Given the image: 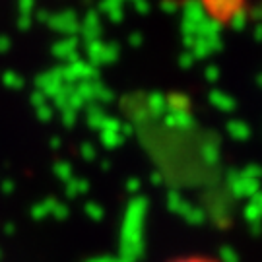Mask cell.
<instances>
[{
    "label": "cell",
    "mask_w": 262,
    "mask_h": 262,
    "mask_svg": "<svg viewBox=\"0 0 262 262\" xmlns=\"http://www.w3.org/2000/svg\"><path fill=\"white\" fill-rule=\"evenodd\" d=\"M51 148H53V150H58V148H60V138H53V140H51Z\"/></svg>",
    "instance_id": "23"
},
{
    "label": "cell",
    "mask_w": 262,
    "mask_h": 262,
    "mask_svg": "<svg viewBox=\"0 0 262 262\" xmlns=\"http://www.w3.org/2000/svg\"><path fill=\"white\" fill-rule=\"evenodd\" d=\"M85 214L90 215L94 222H101L103 220V208L99 206L97 202H88L85 204Z\"/></svg>",
    "instance_id": "13"
},
{
    "label": "cell",
    "mask_w": 262,
    "mask_h": 262,
    "mask_svg": "<svg viewBox=\"0 0 262 262\" xmlns=\"http://www.w3.org/2000/svg\"><path fill=\"white\" fill-rule=\"evenodd\" d=\"M0 258H2V249H0Z\"/></svg>",
    "instance_id": "27"
},
{
    "label": "cell",
    "mask_w": 262,
    "mask_h": 262,
    "mask_svg": "<svg viewBox=\"0 0 262 262\" xmlns=\"http://www.w3.org/2000/svg\"><path fill=\"white\" fill-rule=\"evenodd\" d=\"M64 85H66V82H64V78H62L60 68L47 70V72H43V74H39L37 78H35V88H37V92L47 95V99H55Z\"/></svg>",
    "instance_id": "4"
},
{
    "label": "cell",
    "mask_w": 262,
    "mask_h": 262,
    "mask_svg": "<svg viewBox=\"0 0 262 262\" xmlns=\"http://www.w3.org/2000/svg\"><path fill=\"white\" fill-rule=\"evenodd\" d=\"M113 262H126V260H122V258H113Z\"/></svg>",
    "instance_id": "26"
},
{
    "label": "cell",
    "mask_w": 262,
    "mask_h": 262,
    "mask_svg": "<svg viewBox=\"0 0 262 262\" xmlns=\"http://www.w3.org/2000/svg\"><path fill=\"white\" fill-rule=\"evenodd\" d=\"M6 49H8V43H6V41H2V43H0V53H4Z\"/></svg>",
    "instance_id": "25"
},
{
    "label": "cell",
    "mask_w": 262,
    "mask_h": 262,
    "mask_svg": "<svg viewBox=\"0 0 262 262\" xmlns=\"http://www.w3.org/2000/svg\"><path fill=\"white\" fill-rule=\"evenodd\" d=\"M138 187H140V183H138L136 179H130V181L126 183V188H128V192H132V194L138 190Z\"/></svg>",
    "instance_id": "21"
},
{
    "label": "cell",
    "mask_w": 262,
    "mask_h": 262,
    "mask_svg": "<svg viewBox=\"0 0 262 262\" xmlns=\"http://www.w3.org/2000/svg\"><path fill=\"white\" fill-rule=\"evenodd\" d=\"M113 101H115L113 90L105 88V85L99 82V85H97V94H95V103L101 105V103H113Z\"/></svg>",
    "instance_id": "11"
},
{
    "label": "cell",
    "mask_w": 262,
    "mask_h": 262,
    "mask_svg": "<svg viewBox=\"0 0 262 262\" xmlns=\"http://www.w3.org/2000/svg\"><path fill=\"white\" fill-rule=\"evenodd\" d=\"M175 262H224V260H215V258H204V256H188V258H179Z\"/></svg>",
    "instance_id": "20"
},
{
    "label": "cell",
    "mask_w": 262,
    "mask_h": 262,
    "mask_svg": "<svg viewBox=\"0 0 262 262\" xmlns=\"http://www.w3.org/2000/svg\"><path fill=\"white\" fill-rule=\"evenodd\" d=\"M60 72H62V78L68 85H78L82 82L99 80V70L92 62H84L80 58L74 62H68L64 68H60Z\"/></svg>",
    "instance_id": "3"
},
{
    "label": "cell",
    "mask_w": 262,
    "mask_h": 262,
    "mask_svg": "<svg viewBox=\"0 0 262 262\" xmlns=\"http://www.w3.org/2000/svg\"><path fill=\"white\" fill-rule=\"evenodd\" d=\"M0 187H2V192H4V194H12V192L16 190V183L10 181V179H4V181L0 183Z\"/></svg>",
    "instance_id": "19"
},
{
    "label": "cell",
    "mask_w": 262,
    "mask_h": 262,
    "mask_svg": "<svg viewBox=\"0 0 262 262\" xmlns=\"http://www.w3.org/2000/svg\"><path fill=\"white\" fill-rule=\"evenodd\" d=\"M4 231L8 235H12L14 231H16V227H14V224H6V227H4Z\"/></svg>",
    "instance_id": "24"
},
{
    "label": "cell",
    "mask_w": 262,
    "mask_h": 262,
    "mask_svg": "<svg viewBox=\"0 0 262 262\" xmlns=\"http://www.w3.org/2000/svg\"><path fill=\"white\" fill-rule=\"evenodd\" d=\"M68 214H70L68 206H66V204H62V202H56L55 212H53V217H56V220H66V217H68Z\"/></svg>",
    "instance_id": "18"
},
{
    "label": "cell",
    "mask_w": 262,
    "mask_h": 262,
    "mask_svg": "<svg viewBox=\"0 0 262 262\" xmlns=\"http://www.w3.org/2000/svg\"><path fill=\"white\" fill-rule=\"evenodd\" d=\"M80 156L85 159V161H94L97 158V151H95L94 144H90V142H85L80 146Z\"/></svg>",
    "instance_id": "14"
},
{
    "label": "cell",
    "mask_w": 262,
    "mask_h": 262,
    "mask_svg": "<svg viewBox=\"0 0 262 262\" xmlns=\"http://www.w3.org/2000/svg\"><path fill=\"white\" fill-rule=\"evenodd\" d=\"M56 202H58L56 198H45V200H41V202H37V204H33L31 210H29V214H31L33 220L41 222V220H45L47 215H53Z\"/></svg>",
    "instance_id": "7"
},
{
    "label": "cell",
    "mask_w": 262,
    "mask_h": 262,
    "mask_svg": "<svg viewBox=\"0 0 262 262\" xmlns=\"http://www.w3.org/2000/svg\"><path fill=\"white\" fill-rule=\"evenodd\" d=\"M130 134V126L121 122L115 117H107L99 130V140L107 150H117L119 146L124 144V138Z\"/></svg>",
    "instance_id": "2"
},
{
    "label": "cell",
    "mask_w": 262,
    "mask_h": 262,
    "mask_svg": "<svg viewBox=\"0 0 262 262\" xmlns=\"http://www.w3.org/2000/svg\"><path fill=\"white\" fill-rule=\"evenodd\" d=\"M146 215V198L136 196L128 202L121 225L119 254L122 260L134 262L142 256V225Z\"/></svg>",
    "instance_id": "1"
},
{
    "label": "cell",
    "mask_w": 262,
    "mask_h": 262,
    "mask_svg": "<svg viewBox=\"0 0 262 262\" xmlns=\"http://www.w3.org/2000/svg\"><path fill=\"white\" fill-rule=\"evenodd\" d=\"M148 103H150V109H151V113H154V115H161V113H163V105L167 103V101H165V99H163V97H161V95H154V97H151L150 101H148Z\"/></svg>",
    "instance_id": "15"
},
{
    "label": "cell",
    "mask_w": 262,
    "mask_h": 262,
    "mask_svg": "<svg viewBox=\"0 0 262 262\" xmlns=\"http://www.w3.org/2000/svg\"><path fill=\"white\" fill-rule=\"evenodd\" d=\"M85 262H113V258L111 256H94V258H90Z\"/></svg>",
    "instance_id": "22"
},
{
    "label": "cell",
    "mask_w": 262,
    "mask_h": 262,
    "mask_svg": "<svg viewBox=\"0 0 262 262\" xmlns=\"http://www.w3.org/2000/svg\"><path fill=\"white\" fill-rule=\"evenodd\" d=\"M35 113H37L39 121H51L53 115H55V107L47 103V105H43V107H39V109H35Z\"/></svg>",
    "instance_id": "16"
},
{
    "label": "cell",
    "mask_w": 262,
    "mask_h": 262,
    "mask_svg": "<svg viewBox=\"0 0 262 262\" xmlns=\"http://www.w3.org/2000/svg\"><path fill=\"white\" fill-rule=\"evenodd\" d=\"M2 84L6 85L8 90H21L24 88V78L16 74V72H12V70H6L2 74Z\"/></svg>",
    "instance_id": "10"
},
{
    "label": "cell",
    "mask_w": 262,
    "mask_h": 262,
    "mask_svg": "<svg viewBox=\"0 0 262 262\" xmlns=\"http://www.w3.org/2000/svg\"><path fill=\"white\" fill-rule=\"evenodd\" d=\"M60 113V121H62V124H64L66 128H72L76 124V121H78V111H74V109H70V107H66V109H62Z\"/></svg>",
    "instance_id": "12"
},
{
    "label": "cell",
    "mask_w": 262,
    "mask_h": 262,
    "mask_svg": "<svg viewBox=\"0 0 262 262\" xmlns=\"http://www.w3.org/2000/svg\"><path fill=\"white\" fill-rule=\"evenodd\" d=\"M88 190H90V183L84 177H74L66 183V196L70 198L84 196Z\"/></svg>",
    "instance_id": "8"
},
{
    "label": "cell",
    "mask_w": 262,
    "mask_h": 262,
    "mask_svg": "<svg viewBox=\"0 0 262 262\" xmlns=\"http://www.w3.org/2000/svg\"><path fill=\"white\" fill-rule=\"evenodd\" d=\"M53 173H55V177L58 181H62V183H68L70 179H74V171H72V165L68 163V161H56L55 167H53Z\"/></svg>",
    "instance_id": "9"
},
{
    "label": "cell",
    "mask_w": 262,
    "mask_h": 262,
    "mask_svg": "<svg viewBox=\"0 0 262 262\" xmlns=\"http://www.w3.org/2000/svg\"><path fill=\"white\" fill-rule=\"evenodd\" d=\"M109 115L105 113V109L101 105L97 103H92L85 107V121H88V126L90 128H94V130H101V126H103L105 119H107Z\"/></svg>",
    "instance_id": "6"
},
{
    "label": "cell",
    "mask_w": 262,
    "mask_h": 262,
    "mask_svg": "<svg viewBox=\"0 0 262 262\" xmlns=\"http://www.w3.org/2000/svg\"><path fill=\"white\" fill-rule=\"evenodd\" d=\"M88 53H90V60H92V64L97 68L99 64H109L113 62L117 56H119V49L111 45V47H103V45H99V43H95L92 47L88 49Z\"/></svg>",
    "instance_id": "5"
},
{
    "label": "cell",
    "mask_w": 262,
    "mask_h": 262,
    "mask_svg": "<svg viewBox=\"0 0 262 262\" xmlns=\"http://www.w3.org/2000/svg\"><path fill=\"white\" fill-rule=\"evenodd\" d=\"M29 101H31V105H33V107H35V109H39V107H43V105H47V95L45 94H41V92H37V90H35V94H31V99H29Z\"/></svg>",
    "instance_id": "17"
}]
</instances>
